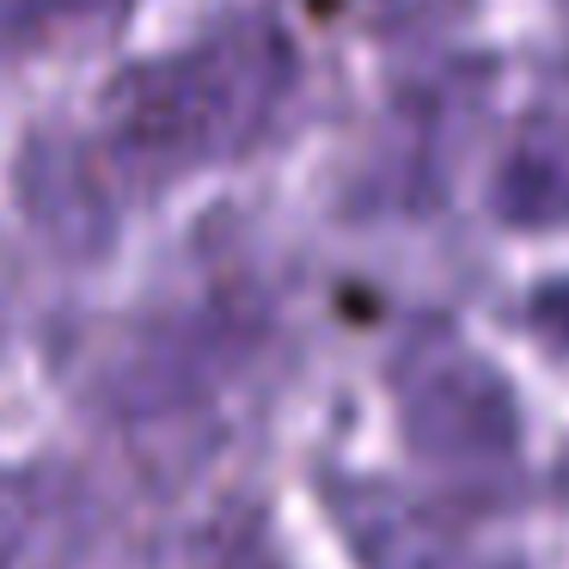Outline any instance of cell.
<instances>
[{
    "mask_svg": "<svg viewBox=\"0 0 569 569\" xmlns=\"http://www.w3.org/2000/svg\"><path fill=\"white\" fill-rule=\"evenodd\" d=\"M26 532H31V496H26V483L0 478V569H13Z\"/></svg>",
    "mask_w": 569,
    "mask_h": 569,
    "instance_id": "obj_1",
    "label": "cell"
}]
</instances>
